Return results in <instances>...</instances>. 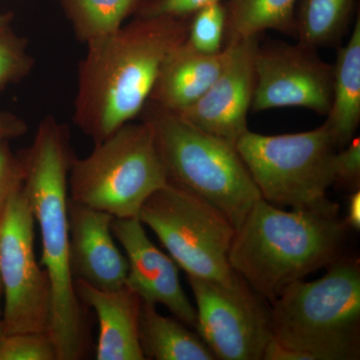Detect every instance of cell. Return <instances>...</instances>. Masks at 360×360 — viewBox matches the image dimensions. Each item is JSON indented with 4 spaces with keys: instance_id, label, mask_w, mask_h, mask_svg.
<instances>
[{
    "instance_id": "cell-7",
    "label": "cell",
    "mask_w": 360,
    "mask_h": 360,
    "mask_svg": "<svg viewBox=\"0 0 360 360\" xmlns=\"http://www.w3.org/2000/svg\"><path fill=\"white\" fill-rule=\"evenodd\" d=\"M260 195L270 205L319 210L333 205L338 146L326 123L309 131L264 135L246 131L236 146Z\"/></svg>"
},
{
    "instance_id": "cell-11",
    "label": "cell",
    "mask_w": 360,
    "mask_h": 360,
    "mask_svg": "<svg viewBox=\"0 0 360 360\" xmlns=\"http://www.w3.org/2000/svg\"><path fill=\"white\" fill-rule=\"evenodd\" d=\"M251 111L303 108L328 115L333 101V65L317 49L297 42L258 44Z\"/></svg>"
},
{
    "instance_id": "cell-16",
    "label": "cell",
    "mask_w": 360,
    "mask_h": 360,
    "mask_svg": "<svg viewBox=\"0 0 360 360\" xmlns=\"http://www.w3.org/2000/svg\"><path fill=\"white\" fill-rule=\"evenodd\" d=\"M229 53L227 44L224 51L212 56L194 51L186 41L177 45L161 65L149 103L175 113L186 110L217 79Z\"/></svg>"
},
{
    "instance_id": "cell-17",
    "label": "cell",
    "mask_w": 360,
    "mask_h": 360,
    "mask_svg": "<svg viewBox=\"0 0 360 360\" xmlns=\"http://www.w3.org/2000/svg\"><path fill=\"white\" fill-rule=\"evenodd\" d=\"M324 122L338 149L354 139L360 123V15L349 39L338 49L333 65V101Z\"/></svg>"
},
{
    "instance_id": "cell-1",
    "label": "cell",
    "mask_w": 360,
    "mask_h": 360,
    "mask_svg": "<svg viewBox=\"0 0 360 360\" xmlns=\"http://www.w3.org/2000/svg\"><path fill=\"white\" fill-rule=\"evenodd\" d=\"M187 30L188 20L136 16L87 44L73 104L80 131L96 143L141 115L163 61Z\"/></svg>"
},
{
    "instance_id": "cell-27",
    "label": "cell",
    "mask_w": 360,
    "mask_h": 360,
    "mask_svg": "<svg viewBox=\"0 0 360 360\" xmlns=\"http://www.w3.org/2000/svg\"><path fill=\"white\" fill-rule=\"evenodd\" d=\"M333 186L354 193L360 187V139L354 137L345 148L336 151L333 160Z\"/></svg>"
},
{
    "instance_id": "cell-8",
    "label": "cell",
    "mask_w": 360,
    "mask_h": 360,
    "mask_svg": "<svg viewBox=\"0 0 360 360\" xmlns=\"http://www.w3.org/2000/svg\"><path fill=\"white\" fill-rule=\"evenodd\" d=\"M139 219L187 276L231 283L229 251L236 229L217 206L168 182L142 205Z\"/></svg>"
},
{
    "instance_id": "cell-20",
    "label": "cell",
    "mask_w": 360,
    "mask_h": 360,
    "mask_svg": "<svg viewBox=\"0 0 360 360\" xmlns=\"http://www.w3.org/2000/svg\"><path fill=\"white\" fill-rule=\"evenodd\" d=\"M354 7L355 0H300L295 11L298 42L315 49L340 44Z\"/></svg>"
},
{
    "instance_id": "cell-29",
    "label": "cell",
    "mask_w": 360,
    "mask_h": 360,
    "mask_svg": "<svg viewBox=\"0 0 360 360\" xmlns=\"http://www.w3.org/2000/svg\"><path fill=\"white\" fill-rule=\"evenodd\" d=\"M347 227L359 231L360 229V191L350 193L347 202V217L345 219Z\"/></svg>"
},
{
    "instance_id": "cell-13",
    "label": "cell",
    "mask_w": 360,
    "mask_h": 360,
    "mask_svg": "<svg viewBox=\"0 0 360 360\" xmlns=\"http://www.w3.org/2000/svg\"><path fill=\"white\" fill-rule=\"evenodd\" d=\"M111 231L129 262L127 284L144 302L167 307L179 321L196 328L195 307L179 281V266L156 248L139 217L113 219Z\"/></svg>"
},
{
    "instance_id": "cell-18",
    "label": "cell",
    "mask_w": 360,
    "mask_h": 360,
    "mask_svg": "<svg viewBox=\"0 0 360 360\" xmlns=\"http://www.w3.org/2000/svg\"><path fill=\"white\" fill-rule=\"evenodd\" d=\"M139 340L144 359L214 360L212 350L200 335L179 319L165 317L155 304L142 300Z\"/></svg>"
},
{
    "instance_id": "cell-2",
    "label": "cell",
    "mask_w": 360,
    "mask_h": 360,
    "mask_svg": "<svg viewBox=\"0 0 360 360\" xmlns=\"http://www.w3.org/2000/svg\"><path fill=\"white\" fill-rule=\"evenodd\" d=\"M22 191L39 224L42 262L51 288V335L58 360L84 359L89 335L70 264L68 176L75 156L70 132L53 115L39 122L30 148L20 155Z\"/></svg>"
},
{
    "instance_id": "cell-12",
    "label": "cell",
    "mask_w": 360,
    "mask_h": 360,
    "mask_svg": "<svg viewBox=\"0 0 360 360\" xmlns=\"http://www.w3.org/2000/svg\"><path fill=\"white\" fill-rule=\"evenodd\" d=\"M229 60L203 96L177 113L207 134L236 146L248 131V115L255 94V56L258 37L231 40Z\"/></svg>"
},
{
    "instance_id": "cell-15",
    "label": "cell",
    "mask_w": 360,
    "mask_h": 360,
    "mask_svg": "<svg viewBox=\"0 0 360 360\" xmlns=\"http://www.w3.org/2000/svg\"><path fill=\"white\" fill-rule=\"evenodd\" d=\"M75 288L80 302L94 309L98 319L96 359L144 360L139 340L141 296L127 284L103 290L75 281Z\"/></svg>"
},
{
    "instance_id": "cell-28",
    "label": "cell",
    "mask_w": 360,
    "mask_h": 360,
    "mask_svg": "<svg viewBox=\"0 0 360 360\" xmlns=\"http://www.w3.org/2000/svg\"><path fill=\"white\" fill-rule=\"evenodd\" d=\"M28 125L20 116L0 111V141H11L27 134Z\"/></svg>"
},
{
    "instance_id": "cell-19",
    "label": "cell",
    "mask_w": 360,
    "mask_h": 360,
    "mask_svg": "<svg viewBox=\"0 0 360 360\" xmlns=\"http://www.w3.org/2000/svg\"><path fill=\"white\" fill-rule=\"evenodd\" d=\"M298 0H229L225 44L252 39L266 30L295 34Z\"/></svg>"
},
{
    "instance_id": "cell-6",
    "label": "cell",
    "mask_w": 360,
    "mask_h": 360,
    "mask_svg": "<svg viewBox=\"0 0 360 360\" xmlns=\"http://www.w3.org/2000/svg\"><path fill=\"white\" fill-rule=\"evenodd\" d=\"M168 182L153 129L141 120L94 143L85 158H73L68 195L115 219H131L139 217L149 196Z\"/></svg>"
},
{
    "instance_id": "cell-23",
    "label": "cell",
    "mask_w": 360,
    "mask_h": 360,
    "mask_svg": "<svg viewBox=\"0 0 360 360\" xmlns=\"http://www.w3.org/2000/svg\"><path fill=\"white\" fill-rule=\"evenodd\" d=\"M226 34V9L224 2L210 4L188 20L186 44L202 54L224 51Z\"/></svg>"
},
{
    "instance_id": "cell-25",
    "label": "cell",
    "mask_w": 360,
    "mask_h": 360,
    "mask_svg": "<svg viewBox=\"0 0 360 360\" xmlns=\"http://www.w3.org/2000/svg\"><path fill=\"white\" fill-rule=\"evenodd\" d=\"M224 0H146L135 7L136 16L189 20L194 13L210 4Z\"/></svg>"
},
{
    "instance_id": "cell-30",
    "label": "cell",
    "mask_w": 360,
    "mask_h": 360,
    "mask_svg": "<svg viewBox=\"0 0 360 360\" xmlns=\"http://www.w3.org/2000/svg\"><path fill=\"white\" fill-rule=\"evenodd\" d=\"M2 298H4V288H2L1 278H0V340L4 336V333H2Z\"/></svg>"
},
{
    "instance_id": "cell-21",
    "label": "cell",
    "mask_w": 360,
    "mask_h": 360,
    "mask_svg": "<svg viewBox=\"0 0 360 360\" xmlns=\"http://www.w3.org/2000/svg\"><path fill=\"white\" fill-rule=\"evenodd\" d=\"M139 0H61L75 37L86 45L120 30Z\"/></svg>"
},
{
    "instance_id": "cell-14",
    "label": "cell",
    "mask_w": 360,
    "mask_h": 360,
    "mask_svg": "<svg viewBox=\"0 0 360 360\" xmlns=\"http://www.w3.org/2000/svg\"><path fill=\"white\" fill-rule=\"evenodd\" d=\"M115 217L68 200L70 264L75 281L103 290L127 284L129 262L111 231Z\"/></svg>"
},
{
    "instance_id": "cell-3",
    "label": "cell",
    "mask_w": 360,
    "mask_h": 360,
    "mask_svg": "<svg viewBox=\"0 0 360 360\" xmlns=\"http://www.w3.org/2000/svg\"><path fill=\"white\" fill-rule=\"evenodd\" d=\"M347 229L338 203L286 212L262 198L236 229L229 264L271 303L286 286L335 262Z\"/></svg>"
},
{
    "instance_id": "cell-24",
    "label": "cell",
    "mask_w": 360,
    "mask_h": 360,
    "mask_svg": "<svg viewBox=\"0 0 360 360\" xmlns=\"http://www.w3.org/2000/svg\"><path fill=\"white\" fill-rule=\"evenodd\" d=\"M0 360H58V350L49 333H14L0 340Z\"/></svg>"
},
{
    "instance_id": "cell-26",
    "label": "cell",
    "mask_w": 360,
    "mask_h": 360,
    "mask_svg": "<svg viewBox=\"0 0 360 360\" xmlns=\"http://www.w3.org/2000/svg\"><path fill=\"white\" fill-rule=\"evenodd\" d=\"M23 181L25 168L20 156L14 155L9 141H0V213L22 189Z\"/></svg>"
},
{
    "instance_id": "cell-9",
    "label": "cell",
    "mask_w": 360,
    "mask_h": 360,
    "mask_svg": "<svg viewBox=\"0 0 360 360\" xmlns=\"http://www.w3.org/2000/svg\"><path fill=\"white\" fill-rule=\"evenodd\" d=\"M34 224L30 201L21 189L0 213L4 335L51 330V283L35 257Z\"/></svg>"
},
{
    "instance_id": "cell-22",
    "label": "cell",
    "mask_w": 360,
    "mask_h": 360,
    "mask_svg": "<svg viewBox=\"0 0 360 360\" xmlns=\"http://www.w3.org/2000/svg\"><path fill=\"white\" fill-rule=\"evenodd\" d=\"M13 21V13H0V90L25 79L34 68L27 41L15 32Z\"/></svg>"
},
{
    "instance_id": "cell-10",
    "label": "cell",
    "mask_w": 360,
    "mask_h": 360,
    "mask_svg": "<svg viewBox=\"0 0 360 360\" xmlns=\"http://www.w3.org/2000/svg\"><path fill=\"white\" fill-rule=\"evenodd\" d=\"M188 277L198 335L215 359L262 360L274 338L269 302L234 271L231 283Z\"/></svg>"
},
{
    "instance_id": "cell-5",
    "label": "cell",
    "mask_w": 360,
    "mask_h": 360,
    "mask_svg": "<svg viewBox=\"0 0 360 360\" xmlns=\"http://www.w3.org/2000/svg\"><path fill=\"white\" fill-rule=\"evenodd\" d=\"M141 115L153 129L168 181L217 206L238 229L262 195L236 146L149 101Z\"/></svg>"
},
{
    "instance_id": "cell-4",
    "label": "cell",
    "mask_w": 360,
    "mask_h": 360,
    "mask_svg": "<svg viewBox=\"0 0 360 360\" xmlns=\"http://www.w3.org/2000/svg\"><path fill=\"white\" fill-rule=\"evenodd\" d=\"M314 281L286 286L270 304L274 338L302 360H354L360 355V265L338 257Z\"/></svg>"
}]
</instances>
